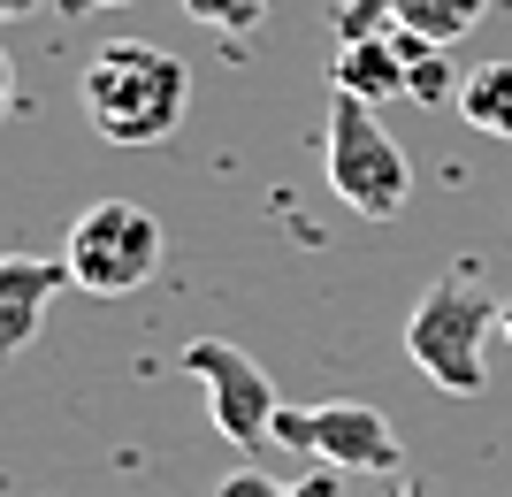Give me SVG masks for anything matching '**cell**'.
Here are the masks:
<instances>
[{
    "instance_id": "8",
    "label": "cell",
    "mask_w": 512,
    "mask_h": 497,
    "mask_svg": "<svg viewBox=\"0 0 512 497\" xmlns=\"http://www.w3.org/2000/svg\"><path fill=\"white\" fill-rule=\"evenodd\" d=\"M62 291H69V268H62V260L0 253V368H8V360H16V352L46 329V314H54Z\"/></svg>"
},
{
    "instance_id": "19",
    "label": "cell",
    "mask_w": 512,
    "mask_h": 497,
    "mask_svg": "<svg viewBox=\"0 0 512 497\" xmlns=\"http://www.w3.org/2000/svg\"><path fill=\"white\" fill-rule=\"evenodd\" d=\"M497 337H505V345H512V291H505V329H497Z\"/></svg>"
},
{
    "instance_id": "10",
    "label": "cell",
    "mask_w": 512,
    "mask_h": 497,
    "mask_svg": "<svg viewBox=\"0 0 512 497\" xmlns=\"http://www.w3.org/2000/svg\"><path fill=\"white\" fill-rule=\"evenodd\" d=\"M398 54H406V92L421 100V108H459V69H451V54L436 39H413V31H398Z\"/></svg>"
},
{
    "instance_id": "4",
    "label": "cell",
    "mask_w": 512,
    "mask_h": 497,
    "mask_svg": "<svg viewBox=\"0 0 512 497\" xmlns=\"http://www.w3.org/2000/svg\"><path fill=\"white\" fill-rule=\"evenodd\" d=\"M161 253H169V230L138 199H92L62 238V268L85 299H130L138 283L161 276Z\"/></svg>"
},
{
    "instance_id": "12",
    "label": "cell",
    "mask_w": 512,
    "mask_h": 497,
    "mask_svg": "<svg viewBox=\"0 0 512 497\" xmlns=\"http://www.w3.org/2000/svg\"><path fill=\"white\" fill-rule=\"evenodd\" d=\"M337 467H321V475H306V482H283V475H260V467H237V475H222L214 482V497H337Z\"/></svg>"
},
{
    "instance_id": "14",
    "label": "cell",
    "mask_w": 512,
    "mask_h": 497,
    "mask_svg": "<svg viewBox=\"0 0 512 497\" xmlns=\"http://www.w3.org/2000/svg\"><path fill=\"white\" fill-rule=\"evenodd\" d=\"M276 444L283 452H314V406H276Z\"/></svg>"
},
{
    "instance_id": "18",
    "label": "cell",
    "mask_w": 512,
    "mask_h": 497,
    "mask_svg": "<svg viewBox=\"0 0 512 497\" xmlns=\"http://www.w3.org/2000/svg\"><path fill=\"white\" fill-rule=\"evenodd\" d=\"M383 497H428V490H421V482H398V490H383Z\"/></svg>"
},
{
    "instance_id": "16",
    "label": "cell",
    "mask_w": 512,
    "mask_h": 497,
    "mask_svg": "<svg viewBox=\"0 0 512 497\" xmlns=\"http://www.w3.org/2000/svg\"><path fill=\"white\" fill-rule=\"evenodd\" d=\"M31 8H39V0H0V23H8V16H31Z\"/></svg>"
},
{
    "instance_id": "17",
    "label": "cell",
    "mask_w": 512,
    "mask_h": 497,
    "mask_svg": "<svg viewBox=\"0 0 512 497\" xmlns=\"http://www.w3.org/2000/svg\"><path fill=\"white\" fill-rule=\"evenodd\" d=\"M62 8H130V0H62Z\"/></svg>"
},
{
    "instance_id": "13",
    "label": "cell",
    "mask_w": 512,
    "mask_h": 497,
    "mask_svg": "<svg viewBox=\"0 0 512 497\" xmlns=\"http://www.w3.org/2000/svg\"><path fill=\"white\" fill-rule=\"evenodd\" d=\"M268 8L276 0H184V16L199 31H222V39H253L260 23H268Z\"/></svg>"
},
{
    "instance_id": "11",
    "label": "cell",
    "mask_w": 512,
    "mask_h": 497,
    "mask_svg": "<svg viewBox=\"0 0 512 497\" xmlns=\"http://www.w3.org/2000/svg\"><path fill=\"white\" fill-rule=\"evenodd\" d=\"M459 115L490 138H512V62H474L459 85Z\"/></svg>"
},
{
    "instance_id": "6",
    "label": "cell",
    "mask_w": 512,
    "mask_h": 497,
    "mask_svg": "<svg viewBox=\"0 0 512 497\" xmlns=\"http://www.w3.org/2000/svg\"><path fill=\"white\" fill-rule=\"evenodd\" d=\"M306 459L337 467V475H398V467H406V444H398L383 406L329 398V406H314V452Z\"/></svg>"
},
{
    "instance_id": "1",
    "label": "cell",
    "mask_w": 512,
    "mask_h": 497,
    "mask_svg": "<svg viewBox=\"0 0 512 497\" xmlns=\"http://www.w3.org/2000/svg\"><path fill=\"white\" fill-rule=\"evenodd\" d=\"M77 100L107 146H161L192 108V69L153 39H107L77 77Z\"/></svg>"
},
{
    "instance_id": "3",
    "label": "cell",
    "mask_w": 512,
    "mask_h": 497,
    "mask_svg": "<svg viewBox=\"0 0 512 497\" xmlns=\"http://www.w3.org/2000/svg\"><path fill=\"white\" fill-rule=\"evenodd\" d=\"M321 169H329V192H337L360 222H390V215H406V199H413V161H406V146L375 123V100H352V92H337V100H329Z\"/></svg>"
},
{
    "instance_id": "7",
    "label": "cell",
    "mask_w": 512,
    "mask_h": 497,
    "mask_svg": "<svg viewBox=\"0 0 512 497\" xmlns=\"http://www.w3.org/2000/svg\"><path fill=\"white\" fill-rule=\"evenodd\" d=\"M490 16V0H337V39H383V31H413V39L459 46L474 23Z\"/></svg>"
},
{
    "instance_id": "15",
    "label": "cell",
    "mask_w": 512,
    "mask_h": 497,
    "mask_svg": "<svg viewBox=\"0 0 512 497\" xmlns=\"http://www.w3.org/2000/svg\"><path fill=\"white\" fill-rule=\"evenodd\" d=\"M8 100H16V69H8V54H0V123H8Z\"/></svg>"
},
{
    "instance_id": "2",
    "label": "cell",
    "mask_w": 512,
    "mask_h": 497,
    "mask_svg": "<svg viewBox=\"0 0 512 497\" xmlns=\"http://www.w3.org/2000/svg\"><path fill=\"white\" fill-rule=\"evenodd\" d=\"M505 329V299H482L474 276L428 283L406 314V360L451 398H474L490 383V337Z\"/></svg>"
},
{
    "instance_id": "5",
    "label": "cell",
    "mask_w": 512,
    "mask_h": 497,
    "mask_svg": "<svg viewBox=\"0 0 512 497\" xmlns=\"http://www.w3.org/2000/svg\"><path fill=\"white\" fill-rule=\"evenodd\" d=\"M184 375H199V390H207V421L222 429V444H237V452H260V444H276V383H268V368H260L245 345H230V337H192L184 345Z\"/></svg>"
},
{
    "instance_id": "9",
    "label": "cell",
    "mask_w": 512,
    "mask_h": 497,
    "mask_svg": "<svg viewBox=\"0 0 512 497\" xmlns=\"http://www.w3.org/2000/svg\"><path fill=\"white\" fill-rule=\"evenodd\" d=\"M329 85L352 92V100H390V92H406L398 31H383V39H337V54H329Z\"/></svg>"
}]
</instances>
